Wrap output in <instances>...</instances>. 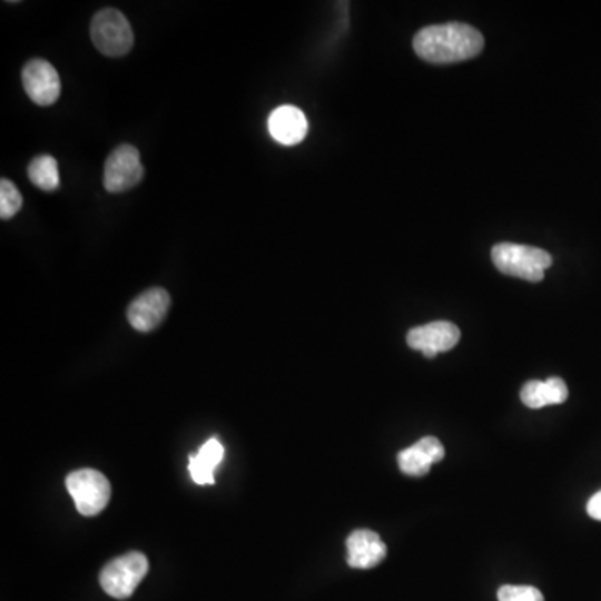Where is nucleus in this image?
<instances>
[{
	"label": "nucleus",
	"mask_w": 601,
	"mask_h": 601,
	"mask_svg": "<svg viewBox=\"0 0 601 601\" xmlns=\"http://www.w3.org/2000/svg\"><path fill=\"white\" fill-rule=\"evenodd\" d=\"M414 52L431 63H454L473 59L483 50L480 30L461 22L440 23L421 29L413 39Z\"/></svg>",
	"instance_id": "obj_1"
},
{
	"label": "nucleus",
	"mask_w": 601,
	"mask_h": 601,
	"mask_svg": "<svg viewBox=\"0 0 601 601\" xmlns=\"http://www.w3.org/2000/svg\"><path fill=\"white\" fill-rule=\"evenodd\" d=\"M491 259L500 273L530 283L543 280L544 270L553 263V257L546 250L513 243L496 244L491 250Z\"/></svg>",
	"instance_id": "obj_2"
},
{
	"label": "nucleus",
	"mask_w": 601,
	"mask_h": 601,
	"mask_svg": "<svg viewBox=\"0 0 601 601\" xmlns=\"http://www.w3.org/2000/svg\"><path fill=\"white\" fill-rule=\"evenodd\" d=\"M90 39L104 56L122 57L132 49V27L120 10L107 7L92 17Z\"/></svg>",
	"instance_id": "obj_3"
},
{
	"label": "nucleus",
	"mask_w": 601,
	"mask_h": 601,
	"mask_svg": "<svg viewBox=\"0 0 601 601\" xmlns=\"http://www.w3.org/2000/svg\"><path fill=\"white\" fill-rule=\"evenodd\" d=\"M149 570V561L142 553L130 551L109 561L99 574L100 587L109 597L126 600L139 587Z\"/></svg>",
	"instance_id": "obj_4"
},
{
	"label": "nucleus",
	"mask_w": 601,
	"mask_h": 601,
	"mask_svg": "<svg viewBox=\"0 0 601 601\" xmlns=\"http://www.w3.org/2000/svg\"><path fill=\"white\" fill-rule=\"evenodd\" d=\"M66 486L83 516H96L109 503L110 483L99 471L89 467L73 471L67 476Z\"/></svg>",
	"instance_id": "obj_5"
},
{
	"label": "nucleus",
	"mask_w": 601,
	"mask_h": 601,
	"mask_svg": "<svg viewBox=\"0 0 601 601\" xmlns=\"http://www.w3.org/2000/svg\"><path fill=\"white\" fill-rule=\"evenodd\" d=\"M142 177L144 167L136 147L122 144L107 157L106 167H104V187L109 193H126L136 187Z\"/></svg>",
	"instance_id": "obj_6"
},
{
	"label": "nucleus",
	"mask_w": 601,
	"mask_h": 601,
	"mask_svg": "<svg viewBox=\"0 0 601 601\" xmlns=\"http://www.w3.org/2000/svg\"><path fill=\"white\" fill-rule=\"evenodd\" d=\"M22 83L27 96L37 106H52L60 97V77L52 63L43 59H32L22 70Z\"/></svg>",
	"instance_id": "obj_7"
},
{
	"label": "nucleus",
	"mask_w": 601,
	"mask_h": 601,
	"mask_svg": "<svg viewBox=\"0 0 601 601\" xmlns=\"http://www.w3.org/2000/svg\"><path fill=\"white\" fill-rule=\"evenodd\" d=\"M169 307V293L162 287H150L130 303L127 319L139 333H150L162 323Z\"/></svg>",
	"instance_id": "obj_8"
},
{
	"label": "nucleus",
	"mask_w": 601,
	"mask_h": 601,
	"mask_svg": "<svg viewBox=\"0 0 601 601\" xmlns=\"http://www.w3.org/2000/svg\"><path fill=\"white\" fill-rule=\"evenodd\" d=\"M460 337L456 324L450 321H434L410 329L406 343L411 349L421 351L426 357H434L444 351L453 349Z\"/></svg>",
	"instance_id": "obj_9"
},
{
	"label": "nucleus",
	"mask_w": 601,
	"mask_h": 601,
	"mask_svg": "<svg viewBox=\"0 0 601 601\" xmlns=\"http://www.w3.org/2000/svg\"><path fill=\"white\" fill-rule=\"evenodd\" d=\"M346 561L356 570H370L383 563L386 558V544L380 534L371 530H356L346 540Z\"/></svg>",
	"instance_id": "obj_10"
},
{
	"label": "nucleus",
	"mask_w": 601,
	"mask_h": 601,
	"mask_svg": "<svg viewBox=\"0 0 601 601\" xmlns=\"http://www.w3.org/2000/svg\"><path fill=\"white\" fill-rule=\"evenodd\" d=\"M444 457V446L434 436H424L397 454V466L407 476H424L434 463Z\"/></svg>",
	"instance_id": "obj_11"
},
{
	"label": "nucleus",
	"mask_w": 601,
	"mask_h": 601,
	"mask_svg": "<svg viewBox=\"0 0 601 601\" xmlns=\"http://www.w3.org/2000/svg\"><path fill=\"white\" fill-rule=\"evenodd\" d=\"M269 132L283 146H296L306 137V116L294 106L277 107L269 116Z\"/></svg>",
	"instance_id": "obj_12"
},
{
	"label": "nucleus",
	"mask_w": 601,
	"mask_h": 601,
	"mask_svg": "<svg viewBox=\"0 0 601 601\" xmlns=\"http://www.w3.org/2000/svg\"><path fill=\"white\" fill-rule=\"evenodd\" d=\"M521 401L530 410L561 404L568 400V387L561 377H548L546 381H528L521 387Z\"/></svg>",
	"instance_id": "obj_13"
},
{
	"label": "nucleus",
	"mask_w": 601,
	"mask_h": 601,
	"mask_svg": "<svg viewBox=\"0 0 601 601\" xmlns=\"http://www.w3.org/2000/svg\"><path fill=\"white\" fill-rule=\"evenodd\" d=\"M224 457V446L216 437L200 446L196 454L189 456V473L196 484H214V471Z\"/></svg>",
	"instance_id": "obj_14"
},
{
	"label": "nucleus",
	"mask_w": 601,
	"mask_h": 601,
	"mask_svg": "<svg viewBox=\"0 0 601 601\" xmlns=\"http://www.w3.org/2000/svg\"><path fill=\"white\" fill-rule=\"evenodd\" d=\"M29 179L43 193H53V190L59 189V164H57L56 157L50 156V154H40V156L33 157L29 164Z\"/></svg>",
	"instance_id": "obj_15"
},
{
	"label": "nucleus",
	"mask_w": 601,
	"mask_h": 601,
	"mask_svg": "<svg viewBox=\"0 0 601 601\" xmlns=\"http://www.w3.org/2000/svg\"><path fill=\"white\" fill-rule=\"evenodd\" d=\"M22 194L16 184L9 179L0 180V217L2 220L12 219L22 209Z\"/></svg>",
	"instance_id": "obj_16"
},
{
	"label": "nucleus",
	"mask_w": 601,
	"mask_h": 601,
	"mask_svg": "<svg viewBox=\"0 0 601 601\" xmlns=\"http://www.w3.org/2000/svg\"><path fill=\"white\" fill-rule=\"evenodd\" d=\"M497 601H544L538 588L528 584H503L497 590Z\"/></svg>",
	"instance_id": "obj_17"
},
{
	"label": "nucleus",
	"mask_w": 601,
	"mask_h": 601,
	"mask_svg": "<svg viewBox=\"0 0 601 601\" xmlns=\"http://www.w3.org/2000/svg\"><path fill=\"white\" fill-rule=\"evenodd\" d=\"M587 511L593 520L601 521V490L590 497L587 504Z\"/></svg>",
	"instance_id": "obj_18"
}]
</instances>
